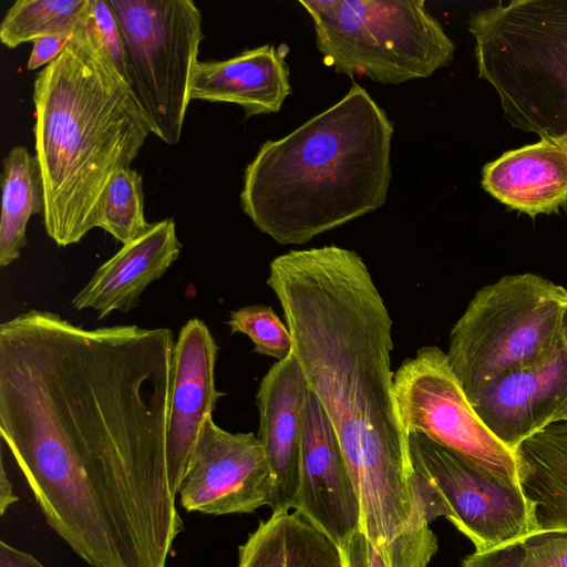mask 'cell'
Here are the masks:
<instances>
[{
    "label": "cell",
    "mask_w": 567,
    "mask_h": 567,
    "mask_svg": "<svg viewBox=\"0 0 567 567\" xmlns=\"http://www.w3.org/2000/svg\"><path fill=\"white\" fill-rule=\"evenodd\" d=\"M174 333L84 329L29 310L0 326V435L50 527L92 567H166Z\"/></svg>",
    "instance_id": "6da1fadb"
},
{
    "label": "cell",
    "mask_w": 567,
    "mask_h": 567,
    "mask_svg": "<svg viewBox=\"0 0 567 567\" xmlns=\"http://www.w3.org/2000/svg\"><path fill=\"white\" fill-rule=\"evenodd\" d=\"M309 390L340 443L375 545L401 534L413 513L414 468L391 370L392 319L363 259L324 246L290 250L269 265Z\"/></svg>",
    "instance_id": "7a4b0ae2"
},
{
    "label": "cell",
    "mask_w": 567,
    "mask_h": 567,
    "mask_svg": "<svg viewBox=\"0 0 567 567\" xmlns=\"http://www.w3.org/2000/svg\"><path fill=\"white\" fill-rule=\"evenodd\" d=\"M32 99L43 225L65 247L96 227L107 184L131 167L151 124L85 14L62 53L37 73Z\"/></svg>",
    "instance_id": "3957f363"
},
{
    "label": "cell",
    "mask_w": 567,
    "mask_h": 567,
    "mask_svg": "<svg viewBox=\"0 0 567 567\" xmlns=\"http://www.w3.org/2000/svg\"><path fill=\"white\" fill-rule=\"evenodd\" d=\"M392 121L354 84L246 166L240 206L280 245H302L380 208L391 181Z\"/></svg>",
    "instance_id": "277c9868"
},
{
    "label": "cell",
    "mask_w": 567,
    "mask_h": 567,
    "mask_svg": "<svg viewBox=\"0 0 567 567\" xmlns=\"http://www.w3.org/2000/svg\"><path fill=\"white\" fill-rule=\"evenodd\" d=\"M481 79L505 118L542 138L567 135V0H514L474 12Z\"/></svg>",
    "instance_id": "5b68a950"
},
{
    "label": "cell",
    "mask_w": 567,
    "mask_h": 567,
    "mask_svg": "<svg viewBox=\"0 0 567 567\" xmlns=\"http://www.w3.org/2000/svg\"><path fill=\"white\" fill-rule=\"evenodd\" d=\"M567 290L542 276H504L480 289L451 330L447 361L468 401L499 378L564 347Z\"/></svg>",
    "instance_id": "8992f818"
},
{
    "label": "cell",
    "mask_w": 567,
    "mask_h": 567,
    "mask_svg": "<svg viewBox=\"0 0 567 567\" xmlns=\"http://www.w3.org/2000/svg\"><path fill=\"white\" fill-rule=\"evenodd\" d=\"M323 62L337 73L400 84L431 76L455 45L423 0L303 1Z\"/></svg>",
    "instance_id": "52a82bcc"
},
{
    "label": "cell",
    "mask_w": 567,
    "mask_h": 567,
    "mask_svg": "<svg viewBox=\"0 0 567 567\" xmlns=\"http://www.w3.org/2000/svg\"><path fill=\"white\" fill-rule=\"evenodd\" d=\"M106 2L121 31L130 85L152 134L177 144L204 39L202 13L192 0Z\"/></svg>",
    "instance_id": "ba28073f"
},
{
    "label": "cell",
    "mask_w": 567,
    "mask_h": 567,
    "mask_svg": "<svg viewBox=\"0 0 567 567\" xmlns=\"http://www.w3.org/2000/svg\"><path fill=\"white\" fill-rule=\"evenodd\" d=\"M413 486L430 523L446 517L475 551L501 546L537 530L532 503L465 456L421 433L409 434Z\"/></svg>",
    "instance_id": "9c48e42d"
},
{
    "label": "cell",
    "mask_w": 567,
    "mask_h": 567,
    "mask_svg": "<svg viewBox=\"0 0 567 567\" xmlns=\"http://www.w3.org/2000/svg\"><path fill=\"white\" fill-rule=\"evenodd\" d=\"M394 395L406 435L421 433L520 487L515 452L486 427L437 347L419 349L394 372Z\"/></svg>",
    "instance_id": "30bf717a"
},
{
    "label": "cell",
    "mask_w": 567,
    "mask_h": 567,
    "mask_svg": "<svg viewBox=\"0 0 567 567\" xmlns=\"http://www.w3.org/2000/svg\"><path fill=\"white\" fill-rule=\"evenodd\" d=\"M276 483L254 433H230L208 415L200 429L178 496L187 512L249 514L271 506Z\"/></svg>",
    "instance_id": "8fae6325"
},
{
    "label": "cell",
    "mask_w": 567,
    "mask_h": 567,
    "mask_svg": "<svg viewBox=\"0 0 567 567\" xmlns=\"http://www.w3.org/2000/svg\"><path fill=\"white\" fill-rule=\"evenodd\" d=\"M295 511L337 546L360 529V501L336 432L309 390L302 413Z\"/></svg>",
    "instance_id": "7c38bea8"
},
{
    "label": "cell",
    "mask_w": 567,
    "mask_h": 567,
    "mask_svg": "<svg viewBox=\"0 0 567 567\" xmlns=\"http://www.w3.org/2000/svg\"><path fill=\"white\" fill-rule=\"evenodd\" d=\"M218 347L206 323L197 318L181 329L172 355L167 424V470L173 495L187 472L200 429L224 395L215 384Z\"/></svg>",
    "instance_id": "4fadbf2b"
},
{
    "label": "cell",
    "mask_w": 567,
    "mask_h": 567,
    "mask_svg": "<svg viewBox=\"0 0 567 567\" xmlns=\"http://www.w3.org/2000/svg\"><path fill=\"white\" fill-rule=\"evenodd\" d=\"M567 399V347L549 361L508 373L471 403L492 434L514 451L551 424Z\"/></svg>",
    "instance_id": "5bb4252c"
},
{
    "label": "cell",
    "mask_w": 567,
    "mask_h": 567,
    "mask_svg": "<svg viewBox=\"0 0 567 567\" xmlns=\"http://www.w3.org/2000/svg\"><path fill=\"white\" fill-rule=\"evenodd\" d=\"M308 393V383L293 353L268 370L257 391V437L276 483L270 506L272 513L295 509L299 489L302 413Z\"/></svg>",
    "instance_id": "9a60e30c"
},
{
    "label": "cell",
    "mask_w": 567,
    "mask_h": 567,
    "mask_svg": "<svg viewBox=\"0 0 567 567\" xmlns=\"http://www.w3.org/2000/svg\"><path fill=\"white\" fill-rule=\"evenodd\" d=\"M182 244L173 219L150 224L147 229L101 265L75 295L72 307L93 309L103 319L113 311L134 308L147 286L177 260Z\"/></svg>",
    "instance_id": "2e32d148"
},
{
    "label": "cell",
    "mask_w": 567,
    "mask_h": 567,
    "mask_svg": "<svg viewBox=\"0 0 567 567\" xmlns=\"http://www.w3.org/2000/svg\"><path fill=\"white\" fill-rule=\"evenodd\" d=\"M482 186L511 209L532 217L567 208V135L505 152L483 167Z\"/></svg>",
    "instance_id": "e0dca14e"
},
{
    "label": "cell",
    "mask_w": 567,
    "mask_h": 567,
    "mask_svg": "<svg viewBox=\"0 0 567 567\" xmlns=\"http://www.w3.org/2000/svg\"><path fill=\"white\" fill-rule=\"evenodd\" d=\"M288 48L264 44L226 60L198 61L192 100L239 105L247 117L280 111L291 94Z\"/></svg>",
    "instance_id": "ac0fdd59"
},
{
    "label": "cell",
    "mask_w": 567,
    "mask_h": 567,
    "mask_svg": "<svg viewBox=\"0 0 567 567\" xmlns=\"http://www.w3.org/2000/svg\"><path fill=\"white\" fill-rule=\"evenodd\" d=\"M237 567H342L338 546L299 512H276L238 548Z\"/></svg>",
    "instance_id": "d6986e66"
},
{
    "label": "cell",
    "mask_w": 567,
    "mask_h": 567,
    "mask_svg": "<svg viewBox=\"0 0 567 567\" xmlns=\"http://www.w3.org/2000/svg\"><path fill=\"white\" fill-rule=\"evenodd\" d=\"M0 266L16 261L27 245V225L43 213V186L35 156L21 145L12 147L2 163Z\"/></svg>",
    "instance_id": "ffe728a7"
},
{
    "label": "cell",
    "mask_w": 567,
    "mask_h": 567,
    "mask_svg": "<svg viewBox=\"0 0 567 567\" xmlns=\"http://www.w3.org/2000/svg\"><path fill=\"white\" fill-rule=\"evenodd\" d=\"M437 547V538L430 528V520L415 489L409 524L392 540L375 545L358 529L338 546L342 567H426Z\"/></svg>",
    "instance_id": "44dd1931"
},
{
    "label": "cell",
    "mask_w": 567,
    "mask_h": 567,
    "mask_svg": "<svg viewBox=\"0 0 567 567\" xmlns=\"http://www.w3.org/2000/svg\"><path fill=\"white\" fill-rule=\"evenodd\" d=\"M90 0H17L0 23V41L8 48L52 34H72Z\"/></svg>",
    "instance_id": "7402d4cb"
},
{
    "label": "cell",
    "mask_w": 567,
    "mask_h": 567,
    "mask_svg": "<svg viewBox=\"0 0 567 567\" xmlns=\"http://www.w3.org/2000/svg\"><path fill=\"white\" fill-rule=\"evenodd\" d=\"M463 567H567V529H537L485 551H474Z\"/></svg>",
    "instance_id": "603a6c76"
},
{
    "label": "cell",
    "mask_w": 567,
    "mask_h": 567,
    "mask_svg": "<svg viewBox=\"0 0 567 567\" xmlns=\"http://www.w3.org/2000/svg\"><path fill=\"white\" fill-rule=\"evenodd\" d=\"M148 226L144 215L143 178L131 167L122 168L106 186L96 227L124 245L142 235Z\"/></svg>",
    "instance_id": "cb8c5ba5"
},
{
    "label": "cell",
    "mask_w": 567,
    "mask_h": 567,
    "mask_svg": "<svg viewBox=\"0 0 567 567\" xmlns=\"http://www.w3.org/2000/svg\"><path fill=\"white\" fill-rule=\"evenodd\" d=\"M231 333L246 334L255 346V351L281 361L292 353L291 333L274 309L265 305H250L229 315Z\"/></svg>",
    "instance_id": "d4e9b609"
},
{
    "label": "cell",
    "mask_w": 567,
    "mask_h": 567,
    "mask_svg": "<svg viewBox=\"0 0 567 567\" xmlns=\"http://www.w3.org/2000/svg\"><path fill=\"white\" fill-rule=\"evenodd\" d=\"M85 22L102 49L130 83L121 31L106 0H90Z\"/></svg>",
    "instance_id": "484cf974"
},
{
    "label": "cell",
    "mask_w": 567,
    "mask_h": 567,
    "mask_svg": "<svg viewBox=\"0 0 567 567\" xmlns=\"http://www.w3.org/2000/svg\"><path fill=\"white\" fill-rule=\"evenodd\" d=\"M546 505L549 526L567 529V441L551 471Z\"/></svg>",
    "instance_id": "4316f807"
},
{
    "label": "cell",
    "mask_w": 567,
    "mask_h": 567,
    "mask_svg": "<svg viewBox=\"0 0 567 567\" xmlns=\"http://www.w3.org/2000/svg\"><path fill=\"white\" fill-rule=\"evenodd\" d=\"M72 34H52L32 42V50L27 63L29 71L47 66L54 61L70 42Z\"/></svg>",
    "instance_id": "83f0119b"
},
{
    "label": "cell",
    "mask_w": 567,
    "mask_h": 567,
    "mask_svg": "<svg viewBox=\"0 0 567 567\" xmlns=\"http://www.w3.org/2000/svg\"><path fill=\"white\" fill-rule=\"evenodd\" d=\"M0 567H45L29 553L0 542Z\"/></svg>",
    "instance_id": "f1b7e54d"
},
{
    "label": "cell",
    "mask_w": 567,
    "mask_h": 567,
    "mask_svg": "<svg viewBox=\"0 0 567 567\" xmlns=\"http://www.w3.org/2000/svg\"><path fill=\"white\" fill-rule=\"evenodd\" d=\"M0 512L4 515L7 508L18 501L13 493L12 484L7 475L3 458H1L0 466Z\"/></svg>",
    "instance_id": "f546056e"
},
{
    "label": "cell",
    "mask_w": 567,
    "mask_h": 567,
    "mask_svg": "<svg viewBox=\"0 0 567 567\" xmlns=\"http://www.w3.org/2000/svg\"><path fill=\"white\" fill-rule=\"evenodd\" d=\"M558 417L563 422H567V400L561 404L558 411Z\"/></svg>",
    "instance_id": "4dcf8cb0"
},
{
    "label": "cell",
    "mask_w": 567,
    "mask_h": 567,
    "mask_svg": "<svg viewBox=\"0 0 567 567\" xmlns=\"http://www.w3.org/2000/svg\"><path fill=\"white\" fill-rule=\"evenodd\" d=\"M564 341H565V346L567 347V308H566L565 319H564Z\"/></svg>",
    "instance_id": "1f68e13d"
}]
</instances>
